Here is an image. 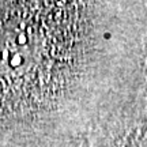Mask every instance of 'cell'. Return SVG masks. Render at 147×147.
<instances>
[{"label": "cell", "mask_w": 147, "mask_h": 147, "mask_svg": "<svg viewBox=\"0 0 147 147\" xmlns=\"http://www.w3.org/2000/svg\"><path fill=\"white\" fill-rule=\"evenodd\" d=\"M0 14V102L44 100L65 68L71 41L60 27L57 3H11Z\"/></svg>", "instance_id": "1"}]
</instances>
